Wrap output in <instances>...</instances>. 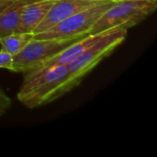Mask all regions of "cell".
<instances>
[{"label":"cell","instance_id":"cell-1","mask_svg":"<svg viewBox=\"0 0 157 157\" xmlns=\"http://www.w3.org/2000/svg\"><path fill=\"white\" fill-rule=\"evenodd\" d=\"M80 83L66 64L50 65L25 74L17 98L28 109H35L52 103Z\"/></svg>","mask_w":157,"mask_h":157},{"label":"cell","instance_id":"cell-2","mask_svg":"<svg viewBox=\"0 0 157 157\" xmlns=\"http://www.w3.org/2000/svg\"><path fill=\"white\" fill-rule=\"evenodd\" d=\"M157 0H124L116 1L95 23L89 31L98 35L113 29H128L155 11Z\"/></svg>","mask_w":157,"mask_h":157},{"label":"cell","instance_id":"cell-3","mask_svg":"<svg viewBox=\"0 0 157 157\" xmlns=\"http://www.w3.org/2000/svg\"><path fill=\"white\" fill-rule=\"evenodd\" d=\"M89 35V34H88ZM85 36L70 39H32L24 49L13 56L12 72L29 74L40 68L46 61Z\"/></svg>","mask_w":157,"mask_h":157},{"label":"cell","instance_id":"cell-4","mask_svg":"<svg viewBox=\"0 0 157 157\" xmlns=\"http://www.w3.org/2000/svg\"><path fill=\"white\" fill-rule=\"evenodd\" d=\"M128 29H119L107 31L79 56L67 64L73 76L82 82L84 77L101 61L109 56L126 39Z\"/></svg>","mask_w":157,"mask_h":157},{"label":"cell","instance_id":"cell-5","mask_svg":"<svg viewBox=\"0 0 157 157\" xmlns=\"http://www.w3.org/2000/svg\"><path fill=\"white\" fill-rule=\"evenodd\" d=\"M115 2H105L81 10L51 29L33 35L34 39H70L88 35L98 18Z\"/></svg>","mask_w":157,"mask_h":157},{"label":"cell","instance_id":"cell-6","mask_svg":"<svg viewBox=\"0 0 157 157\" xmlns=\"http://www.w3.org/2000/svg\"><path fill=\"white\" fill-rule=\"evenodd\" d=\"M98 4L82 0H55L44 18L37 25L32 34L43 32L74 14Z\"/></svg>","mask_w":157,"mask_h":157},{"label":"cell","instance_id":"cell-7","mask_svg":"<svg viewBox=\"0 0 157 157\" xmlns=\"http://www.w3.org/2000/svg\"><path fill=\"white\" fill-rule=\"evenodd\" d=\"M55 0H34L22 9L17 32L32 33L37 25L44 18Z\"/></svg>","mask_w":157,"mask_h":157},{"label":"cell","instance_id":"cell-8","mask_svg":"<svg viewBox=\"0 0 157 157\" xmlns=\"http://www.w3.org/2000/svg\"><path fill=\"white\" fill-rule=\"evenodd\" d=\"M106 32L100 33V34H98V35H90L89 34V35L84 37L83 39L74 42L69 47H67L66 49H64L63 51L60 52L55 56H53L51 59H49L48 61H46L37 70H39L40 68H43V67H46V66L55 65V64H66L67 65L69 63H71L77 56H79L86 49H87L92 43H94L96 40H98Z\"/></svg>","mask_w":157,"mask_h":157},{"label":"cell","instance_id":"cell-9","mask_svg":"<svg viewBox=\"0 0 157 157\" xmlns=\"http://www.w3.org/2000/svg\"><path fill=\"white\" fill-rule=\"evenodd\" d=\"M34 0H16L0 15V39L17 32L23 7Z\"/></svg>","mask_w":157,"mask_h":157},{"label":"cell","instance_id":"cell-10","mask_svg":"<svg viewBox=\"0 0 157 157\" xmlns=\"http://www.w3.org/2000/svg\"><path fill=\"white\" fill-rule=\"evenodd\" d=\"M33 39L32 33L14 32L0 39L2 49L12 56L19 53L24 47Z\"/></svg>","mask_w":157,"mask_h":157},{"label":"cell","instance_id":"cell-11","mask_svg":"<svg viewBox=\"0 0 157 157\" xmlns=\"http://www.w3.org/2000/svg\"><path fill=\"white\" fill-rule=\"evenodd\" d=\"M12 100L0 87V116L6 114L11 108Z\"/></svg>","mask_w":157,"mask_h":157},{"label":"cell","instance_id":"cell-12","mask_svg":"<svg viewBox=\"0 0 157 157\" xmlns=\"http://www.w3.org/2000/svg\"><path fill=\"white\" fill-rule=\"evenodd\" d=\"M13 56L5 52L3 49L0 50V69H6L12 71Z\"/></svg>","mask_w":157,"mask_h":157},{"label":"cell","instance_id":"cell-13","mask_svg":"<svg viewBox=\"0 0 157 157\" xmlns=\"http://www.w3.org/2000/svg\"><path fill=\"white\" fill-rule=\"evenodd\" d=\"M16 0H0V15Z\"/></svg>","mask_w":157,"mask_h":157},{"label":"cell","instance_id":"cell-14","mask_svg":"<svg viewBox=\"0 0 157 157\" xmlns=\"http://www.w3.org/2000/svg\"><path fill=\"white\" fill-rule=\"evenodd\" d=\"M82 1H86V2L95 3V4H100V3H105V2H116V0H82Z\"/></svg>","mask_w":157,"mask_h":157},{"label":"cell","instance_id":"cell-15","mask_svg":"<svg viewBox=\"0 0 157 157\" xmlns=\"http://www.w3.org/2000/svg\"><path fill=\"white\" fill-rule=\"evenodd\" d=\"M116 1H124V0H116Z\"/></svg>","mask_w":157,"mask_h":157}]
</instances>
